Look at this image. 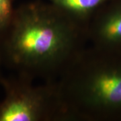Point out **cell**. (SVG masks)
Here are the masks:
<instances>
[{
	"instance_id": "7",
	"label": "cell",
	"mask_w": 121,
	"mask_h": 121,
	"mask_svg": "<svg viewBox=\"0 0 121 121\" xmlns=\"http://www.w3.org/2000/svg\"><path fill=\"white\" fill-rule=\"evenodd\" d=\"M3 63H2V60L1 59V56H0V79L2 77V74H1V68L3 67Z\"/></svg>"
},
{
	"instance_id": "4",
	"label": "cell",
	"mask_w": 121,
	"mask_h": 121,
	"mask_svg": "<svg viewBox=\"0 0 121 121\" xmlns=\"http://www.w3.org/2000/svg\"><path fill=\"white\" fill-rule=\"evenodd\" d=\"M90 45L121 52V0H111L94 16L87 26Z\"/></svg>"
},
{
	"instance_id": "6",
	"label": "cell",
	"mask_w": 121,
	"mask_h": 121,
	"mask_svg": "<svg viewBox=\"0 0 121 121\" xmlns=\"http://www.w3.org/2000/svg\"><path fill=\"white\" fill-rule=\"evenodd\" d=\"M15 9L13 0H0V41L8 30Z\"/></svg>"
},
{
	"instance_id": "5",
	"label": "cell",
	"mask_w": 121,
	"mask_h": 121,
	"mask_svg": "<svg viewBox=\"0 0 121 121\" xmlns=\"http://www.w3.org/2000/svg\"><path fill=\"white\" fill-rule=\"evenodd\" d=\"M73 20L87 26L99 9L111 0H44Z\"/></svg>"
},
{
	"instance_id": "3",
	"label": "cell",
	"mask_w": 121,
	"mask_h": 121,
	"mask_svg": "<svg viewBox=\"0 0 121 121\" xmlns=\"http://www.w3.org/2000/svg\"><path fill=\"white\" fill-rule=\"evenodd\" d=\"M4 96L0 101V121H70L55 80L36 84L22 75L0 79Z\"/></svg>"
},
{
	"instance_id": "1",
	"label": "cell",
	"mask_w": 121,
	"mask_h": 121,
	"mask_svg": "<svg viewBox=\"0 0 121 121\" xmlns=\"http://www.w3.org/2000/svg\"><path fill=\"white\" fill-rule=\"evenodd\" d=\"M88 43L86 26L46 1H35L16 8L0 56L14 73L54 81Z\"/></svg>"
},
{
	"instance_id": "2",
	"label": "cell",
	"mask_w": 121,
	"mask_h": 121,
	"mask_svg": "<svg viewBox=\"0 0 121 121\" xmlns=\"http://www.w3.org/2000/svg\"><path fill=\"white\" fill-rule=\"evenodd\" d=\"M55 82L70 121H121V52L87 45Z\"/></svg>"
}]
</instances>
